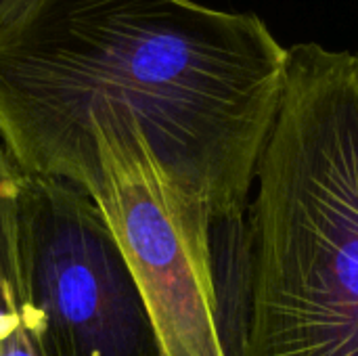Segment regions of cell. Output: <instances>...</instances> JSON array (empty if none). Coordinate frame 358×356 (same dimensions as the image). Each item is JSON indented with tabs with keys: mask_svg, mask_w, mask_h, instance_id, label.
Returning a JSON list of instances; mask_svg holds the SVG:
<instances>
[{
	"mask_svg": "<svg viewBox=\"0 0 358 356\" xmlns=\"http://www.w3.org/2000/svg\"><path fill=\"white\" fill-rule=\"evenodd\" d=\"M287 76L256 13L195 0H34L0 27V141L27 172L90 120L143 128L214 222L248 214Z\"/></svg>",
	"mask_w": 358,
	"mask_h": 356,
	"instance_id": "6da1fadb",
	"label": "cell"
},
{
	"mask_svg": "<svg viewBox=\"0 0 358 356\" xmlns=\"http://www.w3.org/2000/svg\"><path fill=\"white\" fill-rule=\"evenodd\" d=\"M233 356H358V61L348 50L287 48L245 214Z\"/></svg>",
	"mask_w": 358,
	"mask_h": 356,
	"instance_id": "7a4b0ae2",
	"label": "cell"
},
{
	"mask_svg": "<svg viewBox=\"0 0 358 356\" xmlns=\"http://www.w3.org/2000/svg\"><path fill=\"white\" fill-rule=\"evenodd\" d=\"M34 174L69 180L94 201L136 283L159 356H229L210 210L166 170L138 124L90 120Z\"/></svg>",
	"mask_w": 358,
	"mask_h": 356,
	"instance_id": "3957f363",
	"label": "cell"
},
{
	"mask_svg": "<svg viewBox=\"0 0 358 356\" xmlns=\"http://www.w3.org/2000/svg\"><path fill=\"white\" fill-rule=\"evenodd\" d=\"M40 356H159L128 264L94 201L69 180L21 176Z\"/></svg>",
	"mask_w": 358,
	"mask_h": 356,
	"instance_id": "277c9868",
	"label": "cell"
},
{
	"mask_svg": "<svg viewBox=\"0 0 358 356\" xmlns=\"http://www.w3.org/2000/svg\"><path fill=\"white\" fill-rule=\"evenodd\" d=\"M23 168L0 147V356H40L42 313L29 271Z\"/></svg>",
	"mask_w": 358,
	"mask_h": 356,
	"instance_id": "5b68a950",
	"label": "cell"
},
{
	"mask_svg": "<svg viewBox=\"0 0 358 356\" xmlns=\"http://www.w3.org/2000/svg\"><path fill=\"white\" fill-rule=\"evenodd\" d=\"M34 0H0V27L21 15Z\"/></svg>",
	"mask_w": 358,
	"mask_h": 356,
	"instance_id": "8992f818",
	"label": "cell"
},
{
	"mask_svg": "<svg viewBox=\"0 0 358 356\" xmlns=\"http://www.w3.org/2000/svg\"><path fill=\"white\" fill-rule=\"evenodd\" d=\"M355 57H357V61H358V52H357V55H355Z\"/></svg>",
	"mask_w": 358,
	"mask_h": 356,
	"instance_id": "52a82bcc",
	"label": "cell"
}]
</instances>
